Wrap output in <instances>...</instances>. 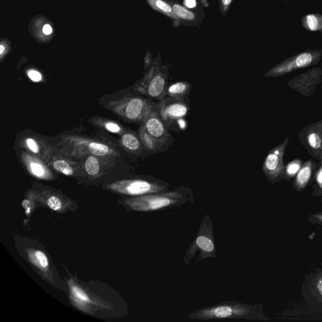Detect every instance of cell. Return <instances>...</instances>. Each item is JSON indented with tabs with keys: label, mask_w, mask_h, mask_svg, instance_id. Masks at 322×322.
<instances>
[{
	"label": "cell",
	"mask_w": 322,
	"mask_h": 322,
	"mask_svg": "<svg viewBox=\"0 0 322 322\" xmlns=\"http://www.w3.org/2000/svg\"><path fill=\"white\" fill-rule=\"evenodd\" d=\"M4 51V47L3 45H0V54H3Z\"/></svg>",
	"instance_id": "d590c367"
},
{
	"label": "cell",
	"mask_w": 322,
	"mask_h": 322,
	"mask_svg": "<svg viewBox=\"0 0 322 322\" xmlns=\"http://www.w3.org/2000/svg\"><path fill=\"white\" fill-rule=\"evenodd\" d=\"M152 107L149 102L143 98H132L125 107V115L131 120H143Z\"/></svg>",
	"instance_id": "ba28073f"
},
{
	"label": "cell",
	"mask_w": 322,
	"mask_h": 322,
	"mask_svg": "<svg viewBox=\"0 0 322 322\" xmlns=\"http://www.w3.org/2000/svg\"><path fill=\"white\" fill-rule=\"evenodd\" d=\"M86 171L91 176H96L100 171V164L96 157H89L85 163Z\"/></svg>",
	"instance_id": "9a60e30c"
},
{
	"label": "cell",
	"mask_w": 322,
	"mask_h": 322,
	"mask_svg": "<svg viewBox=\"0 0 322 322\" xmlns=\"http://www.w3.org/2000/svg\"><path fill=\"white\" fill-rule=\"evenodd\" d=\"M27 144L30 150H31L34 153H38L39 151V147L37 143L33 139H28L27 140Z\"/></svg>",
	"instance_id": "83f0119b"
},
{
	"label": "cell",
	"mask_w": 322,
	"mask_h": 322,
	"mask_svg": "<svg viewBox=\"0 0 322 322\" xmlns=\"http://www.w3.org/2000/svg\"><path fill=\"white\" fill-rule=\"evenodd\" d=\"M71 291L73 296L77 300L84 303H91V300L87 293L83 289L77 286H71Z\"/></svg>",
	"instance_id": "e0dca14e"
},
{
	"label": "cell",
	"mask_w": 322,
	"mask_h": 322,
	"mask_svg": "<svg viewBox=\"0 0 322 322\" xmlns=\"http://www.w3.org/2000/svg\"><path fill=\"white\" fill-rule=\"evenodd\" d=\"M107 129L109 132H113V133H118L120 131V128L117 124L114 123H108L106 124Z\"/></svg>",
	"instance_id": "f1b7e54d"
},
{
	"label": "cell",
	"mask_w": 322,
	"mask_h": 322,
	"mask_svg": "<svg viewBox=\"0 0 322 322\" xmlns=\"http://www.w3.org/2000/svg\"><path fill=\"white\" fill-rule=\"evenodd\" d=\"M188 198L179 191H165L148 194L125 201L132 210L139 212L156 211L166 208L181 206L188 202Z\"/></svg>",
	"instance_id": "7a4b0ae2"
},
{
	"label": "cell",
	"mask_w": 322,
	"mask_h": 322,
	"mask_svg": "<svg viewBox=\"0 0 322 322\" xmlns=\"http://www.w3.org/2000/svg\"><path fill=\"white\" fill-rule=\"evenodd\" d=\"M184 4L188 8H195L196 6V0H184Z\"/></svg>",
	"instance_id": "4dcf8cb0"
},
{
	"label": "cell",
	"mask_w": 322,
	"mask_h": 322,
	"mask_svg": "<svg viewBox=\"0 0 322 322\" xmlns=\"http://www.w3.org/2000/svg\"><path fill=\"white\" fill-rule=\"evenodd\" d=\"M173 10L174 11L175 15L178 17L182 18L184 20H193L195 19V15L183 6L179 5V4H175L173 5Z\"/></svg>",
	"instance_id": "2e32d148"
},
{
	"label": "cell",
	"mask_w": 322,
	"mask_h": 322,
	"mask_svg": "<svg viewBox=\"0 0 322 322\" xmlns=\"http://www.w3.org/2000/svg\"><path fill=\"white\" fill-rule=\"evenodd\" d=\"M311 217L314 219V220L316 222L322 225V214H313Z\"/></svg>",
	"instance_id": "1f68e13d"
},
{
	"label": "cell",
	"mask_w": 322,
	"mask_h": 322,
	"mask_svg": "<svg viewBox=\"0 0 322 322\" xmlns=\"http://www.w3.org/2000/svg\"><path fill=\"white\" fill-rule=\"evenodd\" d=\"M143 128L162 145L166 143L170 138L165 123L153 107L143 120Z\"/></svg>",
	"instance_id": "52a82bcc"
},
{
	"label": "cell",
	"mask_w": 322,
	"mask_h": 322,
	"mask_svg": "<svg viewBox=\"0 0 322 322\" xmlns=\"http://www.w3.org/2000/svg\"><path fill=\"white\" fill-rule=\"evenodd\" d=\"M232 0H221L222 1V4L224 6H228L230 3H231Z\"/></svg>",
	"instance_id": "e575fe53"
},
{
	"label": "cell",
	"mask_w": 322,
	"mask_h": 322,
	"mask_svg": "<svg viewBox=\"0 0 322 322\" xmlns=\"http://www.w3.org/2000/svg\"><path fill=\"white\" fill-rule=\"evenodd\" d=\"M29 257L32 263L41 269H47L49 267V261L47 255L41 250H31L29 252Z\"/></svg>",
	"instance_id": "8fae6325"
},
{
	"label": "cell",
	"mask_w": 322,
	"mask_h": 322,
	"mask_svg": "<svg viewBox=\"0 0 322 322\" xmlns=\"http://www.w3.org/2000/svg\"><path fill=\"white\" fill-rule=\"evenodd\" d=\"M89 150L91 154L96 155V156H104L108 152V147L107 145L92 143L89 145Z\"/></svg>",
	"instance_id": "ac0fdd59"
},
{
	"label": "cell",
	"mask_w": 322,
	"mask_h": 322,
	"mask_svg": "<svg viewBox=\"0 0 322 322\" xmlns=\"http://www.w3.org/2000/svg\"><path fill=\"white\" fill-rule=\"evenodd\" d=\"M43 33H44L45 35H50L52 33V29L51 26H49V24L45 25L44 27H43Z\"/></svg>",
	"instance_id": "d6a6232c"
},
{
	"label": "cell",
	"mask_w": 322,
	"mask_h": 322,
	"mask_svg": "<svg viewBox=\"0 0 322 322\" xmlns=\"http://www.w3.org/2000/svg\"><path fill=\"white\" fill-rule=\"evenodd\" d=\"M53 166L55 170L59 171V172L63 173L64 175L66 176H71L72 175L73 170L72 167H71L69 165V164L66 163L65 161L59 160V161L54 162Z\"/></svg>",
	"instance_id": "d6986e66"
},
{
	"label": "cell",
	"mask_w": 322,
	"mask_h": 322,
	"mask_svg": "<svg viewBox=\"0 0 322 322\" xmlns=\"http://www.w3.org/2000/svg\"><path fill=\"white\" fill-rule=\"evenodd\" d=\"M31 172L33 175L38 178H43L45 176V170L44 167L40 164L33 162L30 164Z\"/></svg>",
	"instance_id": "44dd1931"
},
{
	"label": "cell",
	"mask_w": 322,
	"mask_h": 322,
	"mask_svg": "<svg viewBox=\"0 0 322 322\" xmlns=\"http://www.w3.org/2000/svg\"><path fill=\"white\" fill-rule=\"evenodd\" d=\"M140 138L143 143V145H144L146 149L149 150V151H156L159 148L162 147L161 143H159L156 139L152 138L147 131H145L144 128H141L140 131Z\"/></svg>",
	"instance_id": "7c38bea8"
},
{
	"label": "cell",
	"mask_w": 322,
	"mask_h": 322,
	"mask_svg": "<svg viewBox=\"0 0 322 322\" xmlns=\"http://www.w3.org/2000/svg\"><path fill=\"white\" fill-rule=\"evenodd\" d=\"M167 82L165 73L159 68L154 67L148 73L139 89L148 97L162 101L166 97Z\"/></svg>",
	"instance_id": "5b68a950"
},
{
	"label": "cell",
	"mask_w": 322,
	"mask_h": 322,
	"mask_svg": "<svg viewBox=\"0 0 322 322\" xmlns=\"http://www.w3.org/2000/svg\"><path fill=\"white\" fill-rule=\"evenodd\" d=\"M188 109V105L182 99L164 98L159 105V114L166 125H170L186 116Z\"/></svg>",
	"instance_id": "8992f818"
},
{
	"label": "cell",
	"mask_w": 322,
	"mask_h": 322,
	"mask_svg": "<svg viewBox=\"0 0 322 322\" xmlns=\"http://www.w3.org/2000/svg\"><path fill=\"white\" fill-rule=\"evenodd\" d=\"M213 232V224L211 219L206 215L203 218L195 241L187 250L184 259V264L188 265L192 258L195 257L197 252H199L200 254L196 262L207 258L216 257V248Z\"/></svg>",
	"instance_id": "3957f363"
},
{
	"label": "cell",
	"mask_w": 322,
	"mask_h": 322,
	"mask_svg": "<svg viewBox=\"0 0 322 322\" xmlns=\"http://www.w3.org/2000/svg\"><path fill=\"white\" fill-rule=\"evenodd\" d=\"M307 21L308 26L311 31H316L317 28H318V20H317V17L314 15H308L307 17Z\"/></svg>",
	"instance_id": "d4e9b609"
},
{
	"label": "cell",
	"mask_w": 322,
	"mask_h": 322,
	"mask_svg": "<svg viewBox=\"0 0 322 322\" xmlns=\"http://www.w3.org/2000/svg\"><path fill=\"white\" fill-rule=\"evenodd\" d=\"M110 188L119 193L132 196L160 193L168 191V186L166 185L141 179L119 182L111 185Z\"/></svg>",
	"instance_id": "277c9868"
},
{
	"label": "cell",
	"mask_w": 322,
	"mask_h": 322,
	"mask_svg": "<svg viewBox=\"0 0 322 322\" xmlns=\"http://www.w3.org/2000/svg\"><path fill=\"white\" fill-rule=\"evenodd\" d=\"M47 205L50 209L54 210V211H59L63 207V204L60 199L56 196H51L47 200Z\"/></svg>",
	"instance_id": "603a6c76"
},
{
	"label": "cell",
	"mask_w": 322,
	"mask_h": 322,
	"mask_svg": "<svg viewBox=\"0 0 322 322\" xmlns=\"http://www.w3.org/2000/svg\"><path fill=\"white\" fill-rule=\"evenodd\" d=\"M191 85L186 81H178L167 88L166 97L173 99H183L190 91Z\"/></svg>",
	"instance_id": "9c48e42d"
},
{
	"label": "cell",
	"mask_w": 322,
	"mask_h": 322,
	"mask_svg": "<svg viewBox=\"0 0 322 322\" xmlns=\"http://www.w3.org/2000/svg\"><path fill=\"white\" fill-rule=\"evenodd\" d=\"M300 169V163L299 162H293L290 163L287 167L286 172L290 176H293L298 172Z\"/></svg>",
	"instance_id": "484cf974"
},
{
	"label": "cell",
	"mask_w": 322,
	"mask_h": 322,
	"mask_svg": "<svg viewBox=\"0 0 322 322\" xmlns=\"http://www.w3.org/2000/svg\"><path fill=\"white\" fill-rule=\"evenodd\" d=\"M280 165V154L278 150L269 154L265 161L264 168L265 172L270 176L275 175L278 172Z\"/></svg>",
	"instance_id": "30bf717a"
},
{
	"label": "cell",
	"mask_w": 322,
	"mask_h": 322,
	"mask_svg": "<svg viewBox=\"0 0 322 322\" xmlns=\"http://www.w3.org/2000/svg\"><path fill=\"white\" fill-rule=\"evenodd\" d=\"M317 179L320 187L322 188V168H321V170L319 171L318 175H317Z\"/></svg>",
	"instance_id": "836d02e7"
},
{
	"label": "cell",
	"mask_w": 322,
	"mask_h": 322,
	"mask_svg": "<svg viewBox=\"0 0 322 322\" xmlns=\"http://www.w3.org/2000/svg\"><path fill=\"white\" fill-rule=\"evenodd\" d=\"M123 145L132 151L137 152L141 149V142L139 139L132 134L123 135L122 139Z\"/></svg>",
	"instance_id": "4fadbf2b"
},
{
	"label": "cell",
	"mask_w": 322,
	"mask_h": 322,
	"mask_svg": "<svg viewBox=\"0 0 322 322\" xmlns=\"http://www.w3.org/2000/svg\"><path fill=\"white\" fill-rule=\"evenodd\" d=\"M188 317L195 321L261 319L256 307L238 301H223L211 307L200 308L191 313Z\"/></svg>",
	"instance_id": "6da1fadb"
},
{
	"label": "cell",
	"mask_w": 322,
	"mask_h": 322,
	"mask_svg": "<svg viewBox=\"0 0 322 322\" xmlns=\"http://www.w3.org/2000/svg\"><path fill=\"white\" fill-rule=\"evenodd\" d=\"M308 141L310 145L315 149H318L321 147L322 139L318 134L314 132L310 134L308 137Z\"/></svg>",
	"instance_id": "7402d4cb"
},
{
	"label": "cell",
	"mask_w": 322,
	"mask_h": 322,
	"mask_svg": "<svg viewBox=\"0 0 322 322\" xmlns=\"http://www.w3.org/2000/svg\"><path fill=\"white\" fill-rule=\"evenodd\" d=\"M153 4L159 10L163 11L166 13H172L173 9L171 7L170 4L166 3L163 0H152Z\"/></svg>",
	"instance_id": "cb8c5ba5"
},
{
	"label": "cell",
	"mask_w": 322,
	"mask_h": 322,
	"mask_svg": "<svg viewBox=\"0 0 322 322\" xmlns=\"http://www.w3.org/2000/svg\"><path fill=\"white\" fill-rule=\"evenodd\" d=\"M315 287L320 296L322 297V276H319L317 278L316 283H315Z\"/></svg>",
	"instance_id": "f546056e"
},
{
	"label": "cell",
	"mask_w": 322,
	"mask_h": 322,
	"mask_svg": "<svg viewBox=\"0 0 322 322\" xmlns=\"http://www.w3.org/2000/svg\"><path fill=\"white\" fill-rule=\"evenodd\" d=\"M312 174L311 166L306 165L298 173L297 175L296 182V186L300 188H304L309 181Z\"/></svg>",
	"instance_id": "5bb4252c"
},
{
	"label": "cell",
	"mask_w": 322,
	"mask_h": 322,
	"mask_svg": "<svg viewBox=\"0 0 322 322\" xmlns=\"http://www.w3.org/2000/svg\"><path fill=\"white\" fill-rule=\"evenodd\" d=\"M29 78L34 82H39L42 80V77L39 72L36 70H31L28 72Z\"/></svg>",
	"instance_id": "4316f807"
},
{
	"label": "cell",
	"mask_w": 322,
	"mask_h": 322,
	"mask_svg": "<svg viewBox=\"0 0 322 322\" xmlns=\"http://www.w3.org/2000/svg\"><path fill=\"white\" fill-rule=\"evenodd\" d=\"M312 61V55L309 53H303L297 57L295 66L297 68L305 67L310 65Z\"/></svg>",
	"instance_id": "ffe728a7"
}]
</instances>
